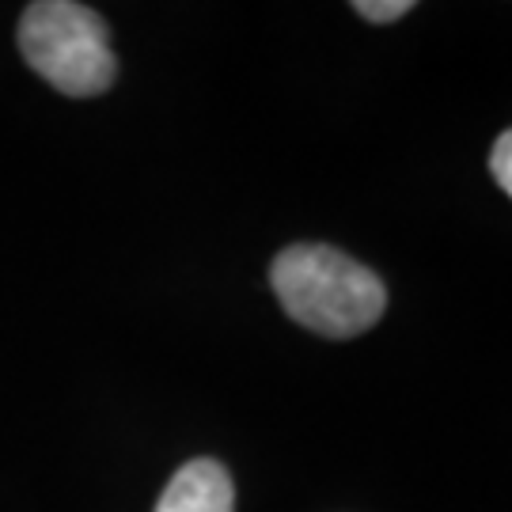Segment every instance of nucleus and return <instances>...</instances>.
I'll return each instance as SVG.
<instances>
[{
	"label": "nucleus",
	"mask_w": 512,
	"mask_h": 512,
	"mask_svg": "<svg viewBox=\"0 0 512 512\" xmlns=\"http://www.w3.org/2000/svg\"><path fill=\"white\" fill-rule=\"evenodd\" d=\"M156 512H236V486L217 459H190L175 471Z\"/></svg>",
	"instance_id": "nucleus-3"
},
{
	"label": "nucleus",
	"mask_w": 512,
	"mask_h": 512,
	"mask_svg": "<svg viewBox=\"0 0 512 512\" xmlns=\"http://www.w3.org/2000/svg\"><path fill=\"white\" fill-rule=\"evenodd\" d=\"M414 8V0H357L353 12L365 16L368 23H395L399 16H406Z\"/></svg>",
	"instance_id": "nucleus-4"
},
{
	"label": "nucleus",
	"mask_w": 512,
	"mask_h": 512,
	"mask_svg": "<svg viewBox=\"0 0 512 512\" xmlns=\"http://www.w3.org/2000/svg\"><path fill=\"white\" fill-rule=\"evenodd\" d=\"M19 54L61 95L92 99L118 76L110 54L107 23L99 12L76 0H35L19 19Z\"/></svg>",
	"instance_id": "nucleus-2"
},
{
	"label": "nucleus",
	"mask_w": 512,
	"mask_h": 512,
	"mask_svg": "<svg viewBox=\"0 0 512 512\" xmlns=\"http://www.w3.org/2000/svg\"><path fill=\"white\" fill-rule=\"evenodd\" d=\"M490 171H494L497 186L509 194L512 190V133H501V137H497L494 152H490Z\"/></svg>",
	"instance_id": "nucleus-5"
},
{
	"label": "nucleus",
	"mask_w": 512,
	"mask_h": 512,
	"mask_svg": "<svg viewBox=\"0 0 512 512\" xmlns=\"http://www.w3.org/2000/svg\"><path fill=\"white\" fill-rule=\"evenodd\" d=\"M270 285L285 315L323 338H357L387 308L384 281L327 243L285 247L270 266Z\"/></svg>",
	"instance_id": "nucleus-1"
}]
</instances>
